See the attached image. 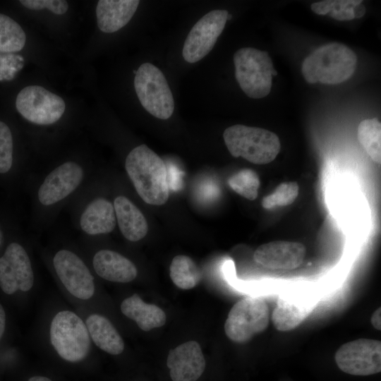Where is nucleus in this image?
Here are the masks:
<instances>
[{"label":"nucleus","instance_id":"obj_22","mask_svg":"<svg viewBox=\"0 0 381 381\" xmlns=\"http://www.w3.org/2000/svg\"><path fill=\"white\" fill-rule=\"evenodd\" d=\"M86 327L92 339L100 349L112 355L123 352V339L107 318L98 314L90 315L86 320Z\"/></svg>","mask_w":381,"mask_h":381},{"label":"nucleus","instance_id":"obj_23","mask_svg":"<svg viewBox=\"0 0 381 381\" xmlns=\"http://www.w3.org/2000/svg\"><path fill=\"white\" fill-rule=\"evenodd\" d=\"M169 274L173 283L179 289H190L198 285L202 278L201 270L188 256H175L169 267Z\"/></svg>","mask_w":381,"mask_h":381},{"label":"nucleus","instance_id":"obj_1","mask_svg":"<svg viewBox=\"0 0 381 381\" xmlns=\"http://www.w3.org/2000/svg\"><path fill=\"white\" fill-rule=\"evenodd\" d=\"M125 168L138 194L146 203L162 205L169 198L167 166L145 145L133 148L127 155Z\"/></svg>","mask_w":381,"mask_h":381},{"label":"nucleus","instance_id":"obj_36","mask_svg":"<svg viewBox=\"0 0 381 381\" xmlns=\"http://www.w3.org/2000/svg\"><path fill=\"white\" fill-rule=\"evenodd\" d=\"M28 381H52L49 377L40 375L31 377Z\"/></svg>","mask_w":381,"mask_h":381},{"label":"nucleus","instance_id":"obj_20","mask_svg":"<svg viewBox=\"0 0 381 381\" xmlns=\"http://www.w3.org/2000/svg\"><path fill=\"white\" fill-rule=\"evenodd\" d=\"M114 207L120 231L127 240L135 242L146 236L148 231L146 219L128 198L123 195L116 197Z\"/></svg>","mask_w":381,"mask_h":381},{"label":"nucleus","instance_id":"obj_27","mask_svg":"<svg viewBox=\"0 0 381 381\" xmlns=\"http://www.w3.org/2000/svg\"><path fill=\"white\" fill-rule=\"evenodd\" d=\"M298 193L297 182H283L272 193L263 198L262 205L266 210L289 205L295 201Z\"/></svg>","mask_w":381,"mask_h":381},{"label":"nucleus","instance_id":"obj_2","mask_svg":"<svg viewBox=\"0 0 381 381\" xmlns=\"http://www.w3.org/2000/svg\"><path fill=\"white\" fill-rule=\"evenodd\" d=\"M356 62L357 57L352 49L334 42L319 47L306 57L301 71L308 83L336 85L352 76Z\"/></svg>","mask_w":381,"mask_h":381},{"label":"nucleus","instance_id":"obj_19","mask_svg":"<svg viewBox=\"0 0 381 381\" xmlns=\"http://www.w3.org/2000/svg\"><path fill=\"white\" fill-rule=\"evenodd\" d=\"M313 310V304L303 298L279 297L271 320L281 332L290 331L301 325Z\"/></svg>","mask_w":381,"mask_h":381},{"label":"nucleus","instance_id":"obj_21","mask_svg":"<svg viewBox=\"0 0 381 381\" xmlns=\"http://www.w3.org/2000/svg\"><path fill=\"white\" fill-rule=\"evenodd\" d=\"M121 310L145 332L162 327L167 321L166 314L162 309L154 304L145 303L137 294L123 301Z\"/></svg>","mask_w":381,"mask_h":381},{"label":"nucleus","instance_id":"obj_7","mask_svg":"<svg viewBox=\"0 0 381 381\" xmlns=\"http://www.w3.org/2000/svg\"><path fill=\"white\" fill-rule=\"evenodd\" d=\"M270 316L268 306L262 298H244L229 310L224 324L225 334L234 342H247L267 328Z\"/></svg>","mask_w":381,"mask_h":381},{"label":"nucleus","instance_id":"obj_33","mask_svg":"<svg viewBox=\"0 0 381 381\" xmlns=\"http://www.w3.org/2000/svg\"><path fill=\"white\" fill-rule=\"evenodd\" d=\"M381 309L380 308H377L371 315L370 318V322L371 325L375 328L377 330L381 329Z\"/></svg>","mask_w":381,"mask_h":381},{"label":"nucleus","instance_id":"obj_3","mask_svg":"<svg viewBox=\"0 0 381 381\" xmlns=\"http://www.w3.org/2000/svg\"><path fill=\"white\" fill-rule=\"evenodd\" d=\"M223 138L233 157H241L255 164L271 162L281 149L278 136L262 128L234 125L225 129Z\"/></svg>","mask_w":381,"mask_h":381},{"label":"nucleus","instance_id":"obj_32","mask_svg":"<svg viewBox=\"0 0 381 381\" xmlns=\"http://www.w3.org/2000/svg\"><path fill=\"white\" fill-rule=\"evenodd\" d=\"M332 6V0H325L312 4L310 8L314 13L324 16L330 12Z\"/></svg>","mask_w":381,"mask_h":381},{"label":"nucleus","instance_id":"obj_31","mask_svg":"<svg viewBox=\"0 0 381 381\" xmlns=\"http://www.w3.org/2000/svg\"><path fill=\"white\" fill-rule=\"evenodd\" d=\"M167 181L169 187L171 189H174L175 190H177L180 188L181 186L182 185L181 183V178H180V174L179 173V170L176 169L175 167H167Z\"/></svg>","mask_w":381,"mask_h":381},{"label":"nucleus","instance_id":"obj_8","mask_svg":"<svg viewBox=\"0 0 381 381\" xmlns=\"http://www.w3.org/2000/svg\"><path fill=\"white\" fill-rule=\"evenodd\" d=\"M16 107L28 121L37 125H50L61 118L66 104L61 97L44 87L29 85L18 94Z\"/></svg>","mask_w":381,"mask_h":381},{"label":"nucleus","instance_id":"obj_5","mask_svg":"<svg viewBox=\"0 0 381 381\" xmlns=\"http://www.w3.org/2000/svg\"><path fill=\"white\" fill-rule=\"evenodd\" d=\"M50 340L60 357L75 363L88 354L90 339L86 325L70 310L59 312L50 326Z\"/></svg>","mask_w":381,"mask_h":381},{"label":"nucleus","instance_id":"obj_12","mask_svg":"<svg viewBox=\"0 0 381 381\" xmlns=\"http://www.w3.org/2000/svg\"><path fill=\"white\" fill-rule=\"evenodd\" d=\"M53 265L61 282L73 296L84 300L93 296L94 278L76 254L68 250H61L55 254Z\"/></svg>","mask_w":381,"mask_h":381},{"label":"nucleus","instance_id":"obj_26","mask_svg":"<svg viewBox=\"0 0 381 381\" xmlns=\"http://www.w3.org/2000/svg\"><path fill=\"white\" fill-rule=\"evenodd\" d=\"M228 184L238 195L249 200H254L258 195L260 182L255 171L244 169L233 174L229 179Z\"/></svg>","mask_w":381,"mask_h":381},{"label":"nucleus","instance_id":"obj_15","mask_svg":"<svg viewBox=\"0 0 381 381\" xmlns=\"http://www.w3.org/2000/svg\"><path fill=\"white\" fill-rule=\"evenodd\" d=\"M167 364L172 381H196L206 366L201 347L195 341H187L170 350Z\"/></svg>","mask_w":381,"mask_h":381},{"label":"nucleus","instance_id":"obj_6","mask_svg":"<svg viewBox=\"0 0 381 381\" xmlns=\"http://www.w3.org/2000/svg\"><path fill=\"white\" fill-rule=\"evenodd\" d=\"M134 87L145 109L160 119H168L174 109V101L162 72L150 63L140 65L135 72Z\"/></svg>","mask_w":381,"mask_h":381},{"label":"nucleus","instance_id":"obj_16","mask_svg":"<svg viewBox=\"0 0 381 381\" xmlns=\"http://www.w3.org/2000/svg\"><path fill=\"white\" fill-rule=\"evenodd\" d=\"M96 273L102 278L114 282L127 283L135 279L138 270L128 258L111 250H101L93 257Z\"/></svg>","mask_w":381,"mask_h":381},{"label":"nucleus","instance_id":"obj_17","mask_svg":"<svg viewBox=\"0 0 381 381\" xmlns=\"http://www.w3.org/2000/svg\"><path fill=\"white\" fill-rule=\"evenodd\" d=\"M138 0H100L96 7L97 22L103 32L112 33L124 27L132 18Z\"/></svg>","mask_w":381,"mask_h":381},{"label":"nucleus","instance_id":"obj_25","mask_svg":"<svg viewBox=\"0 0 381 381\" xmlns=\"http://www.w3.org/2000/svg\"><path fill=\"white\" fill-rule=\"evenodd\" d=\"M25 42L26 35L21 26L9 16L0 13V52H19Z\"/></svg>","mask_w":381,"mask_h":381},{"label":"nucleus","instance_id":"obj_28","mask_svg":"<svg viewBox=\"0 0 381 381\" xmlns=\"http://www.w3.org/2000/svg\"><path fill=\"white\" fill-rule=\"evenodd\" d=\"M13 137L9 127L0 121V173L8 172L13 164Z\"/></svg>","mask_w":381,"mask_h":381},{"label":"nucleus","instance_id":"obj_29","mask_svg":"<svg viewBox=\"0 0 381 381\" xmlns=\"http://www.w3.org/2000/svg\"><path fill=\"white\" fill-rule=\"evenodd\" d=\"M20 3L28 9L46 8L56 15L64 14L68 9V4L64 0H20Z\"/></svg>","mask_w":381,"mask_h":381},{"label":"nucleus","instance_id":"obj_30","mask_svg":"<svg viewBox=\"0 0 381 381\" xmlns=\"http://www.w3.org/2000/svg\"><path fill=\"white\" fill-rule=\"evenodd\" d=\"M357 0L332 1V6L329 14L338 20H349L354 18L353 6Z\"/></svg>","mask_w":381,"mask_h":381},{"label":"nucleus","instance_id":"obj_9","mask_svg":"<svg viewBox=\"0 0 381 381\" xmlns=\"http://www.w3.org/2000/svg\"><path fill=\"white\" fill-rule=\"evenodd\" d=\"M334 361L345 373L367 376L381 371V342L361 338L342 344L336 351Z\"/></svg>","mask_w":381,"mask_h":381},{"label":"nucleus","instance_id":"obj_13","mask_svg":"<svg viewBox=\"0 0 381 381\" xmlns=\"http://www.w3.org/2000/svg\"><path fill=\"white\" fill-rule=\"evenodd\" d=\"M83 174L82 167L75 162L61 164L46 176L40 186V202L49 206L62 200L78 187Z\"/></svg>","mask_w":381,"mask_h":381},{"label":"nucleus","instance_id":"obj_35","mask_svg":"<svg viewBox=\"0 0 381 381\" xmlns=\"http://www.w3.org/2000/svg\"><path fill=\"white\" fill-rule=\"evenodd\" d=\"M6 325V315L2 306L0 304V340L3 336Z\"/></svg>","mask_w":381,"mask_h":381},{"label":"nucleus","instance_id":"obj_34","mask_svg":"<svg viewBox=\"0 0 381 381\" xmlns=\"http://www.w3.org/2000/svg\"><path fill=\"white\" fill-rule=\"evenodd\" d=\"M366 9L365 6L362 4V1H358L353 6V13L354 18H361L365 13Z\"/></svg>","mask_w":381,"mask_h":381},{"label":"nucleus","instance_id":"obj_14","mask_svg":"<svg viewBox=\"0 0 381 381\" xmlns=\"http://www.w3.org/2000/svg\"><path fill=\"white\" fill-rule=\"evenodd\" d=\"M306 255L301 243L275 241L260 246L254 252V260L271 270H290L299 267Z\"/></svg>","mask_w":381,"mask_h":381},{"label":"nucleus","instance_id":"obj_24","mask_svg":"<svg viewBox=\"0 0 381 381\" xmlns=\"http://www.w3.org/2000/svg\"><path fill=\"white\" fill-rule=\"evenodd\" d=\"M358 139L371 159L381 162V123L376 118L362 121L358 126Z\"/></svg>","mask_w":381,"mask_h":381},{"label":"nucleus","instance_id":"obj_11","mask_svg":"<svg viewBox=\"0 0 381 381\" xmlns=\"http://www.w3.org/2000/svg\"><path fill=\"white\" fill-rule=\"evenodd\" d=\"M34 274L28 255L18 243H10L0 258V286L6 294L29 291Z\"/></svg>","mask_w":381,"mask_h":381},{"label":"nucleus","instance_id":"obj_10","mask_svg":"<svg viewBox=\"0 0 381 381\" xmlns=\"http://www.w3.org/2000/svg\"><path fill=\"white\" fill-rule=\"evenodd\" d=\"M228 17L229 13L226 10H213L193 25L183 44L182 55L186 61L198 62L212 50Z\"/></svg>","mask_w":381,"mask_h":381},{"label":"nucleus","instance_id":"obj_18","mask_svg":"<svg viewBox=\"0 0 381 381\" xmlns=\"http://www.w3.org/2000/svg\"><path fill=\"white\" fill-rule=\"evenodd\" d=\"M116 224L114 205L104 198H97L90 202L80 218L81 229L89 235L110 233Z\"/></svg>","mask_w":381,"mask_h":381},{"label":"nucleus","instance_id":"obj_4","mask_svg":"<svg viewBox=\"0 0 381 381\" xmlns=\"http://www.w3.org/2000/svg\"><path fill=\"white\" fill-rule=\"evenodd\" d=\"M236 79L246 95L260 99L269 95L272 76L277 74L267 52L253 47L239 49L234 55Z\"/></svg>","mask_w":381,"mask_h":381}]
</instances>
